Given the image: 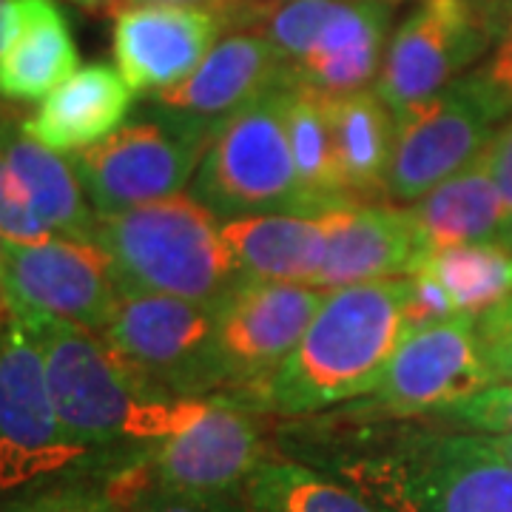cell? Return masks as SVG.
Masks as SVG:
<instances>
[{"instance_id": "ffe728a7", "label": "cell", "mask_w": 512, "mask_h": 512, "mask_svg": "<svg viewBox=\"0 0 512 512\" xmlns=\"http://www.w3.org/2000/svg\"><path fill=\"white\" fill-rule=\"evenodd\" d=\"M131 94L120 69L92 63L43 97L35 114L20 120V126L40 146L57 154H77L103 143L123 126L131 111Z\"/></svg>"}, {"instance_id": "30bf717a", "label": "cell", "mask_w": 512, "mask_h": 512, "mask_svg": "<svg viewBox=\"0 0 512 512\" xmlns=\"http://www.w3.org/2000/svg\"><path fill=\"white\" fill-rule=\"evenodd\" d=\"M507 120L487 89L467 72L453 86L396 120V146L387 168L384 197L393 202L421 200L450 180L490 146Z\"/></svg>"}, {"instance_id": "e575fe53", "label": "cell", "mask_w": 512, "mask_h": 512, "mask_svg": "<svg viewBox=\"0 0 512 512\" xmlns=\"http://www.w3.org/2000/svg\"><path fill=\"white\" fill-rule=\"evenodd\" d=\"M487 160H490V171L498 185V194L507 208V220L512 214V114L501 123V128L493 134L490 146H487Z\"/></svg>"}, {"instance_id": "d6a6232c", "label": "cell", "mask_w": 512, "mask_h": 512, "mask_svg": "<svg viewBox=\"0 0 512 512\" xmlns=\"http://www.w3.org/2000/svg\"><path fill=\"white\" fill-rule=\"evenodd\" d=\"M476 80L487 89V94L498 103V109L507 117L512 114V0L507 6V18L501 26V35L495 40L493 52L478 63Z\"/></svg>"}, {"instance_id": "ba28073f", "label": "cell", "mask_w": 512, "mask_h": 512, "mask_svg": "<svg viewBox=\"0 0 512 512\" xmlns=\"http://www.w3.org/2000/svg\"><path fill=\"white\" fill-rule=\"evenodd\" d=\"M157 111V120L123 123L103 143L72 154L74 171L97 214L174 197L194 180L220 123Z\"/></svg>"}, {"instance_id": "4316f807", "label": "cell", "mask_w": 512, "mask_h": 512, "mask_svg": "<svg viewBox=\"0 0 512 512\" xmlns=\"http://www.w3.org/2000/svg\"><path fill=\"white\" fill-rule=\"evenodd\" d=\"M416 268L436 276L456 311L473 319L512 296V251L501 239L441 248L424 256Z\"/></svg>"}, {"instance_id": "277c9868", "label": "cell", "mask_w": 512, "mask_h": 512, "mask_svg": "<svg viewBox=\"0 0 512 512\" xmlns=\"http://www.w3.org/2000/svg\"><path fill=\"white\" fill-rule=\"evenodd\" d=\"M339 478L382 512H512V467L470 430H407Z\"/></svg>"}, {"instance_id": "836d02e7", "label": "cell", "mask_w": 512, "mask_h": 512, "mask_svg": "<svg viewBox=\"0 0 512 512\" xmlns=\"http://www.w3.org/2000/svg\"><path fill=\"white\" fill-rule=\"evenodd\" d=\"M6 512H126L117 507L109 495L83 493V490H57V493H43L20 501Z\"/></svg>"}, {"instance_id": "f546056e", "label": "cell", "mask_w": 512, "mask_h": 512, "mask_svg": "<svg viewBox=\"0 0 512 512\" xmlns=\"http://www.w3.org/2000/svg\"><path fill=\"white\" fill-rule=\"evenodd\" d=\"M0 234L6 245H35L55 237L43 222L37 220L29 200L23 197L18 180L12 177L9 165L0 151Z\"/></svg>"}, {"instance_id": "cb8c5ba5", "label": "cell", "mask_w": 512, "mask_h": 512, "mask_svg": "<svg viewBox=\"0 0 512 512\" xmlns=\"http://www.w3.org/2000/svg\"><path fill=\"white\" fill-rule=\"evenodd\" d=\"M328 120L339 183L348 200L384 197L387 168L396 146V114L376 89L328 97Z\"/></svg>"}, {"instance_id": "b9f144b4", "label": "cell", "mask_w": 512, "mask_h": 512, "mask_svg": "<svg viewBox=\"0 0 512 512\" xmlns=\"http://www.w3.org/2000/svg\"><path fill=\"white\" fill-rule=\"evenodd\" d=\"M390 3H396V0H390Z\"/></svg>"}, {"instance_id": "7a4b0ae2", "label": "cell", "mask_w": 512, "mask_h": 512, "mask_svg": "<svg viewBox=\"0 0 512 512\" xmlns=\"http://www.w3.org/2000/svg\"><path fill=\"white\" fill-rule=\"evenodd\" d=\"M15 319L43 356L63 430L89 456L120 444L146 450L183 421L191 399H165L146 390L97 333L49 313H18Z\"/></svg>"}, {"instance_id": "f1b7e54d", "label": "cell", "mask_w": 512, "mask_h": 512, "mask_svg": "<svg viewBox=\"0 0 512 512\" xmlns=\"http://www.w3.org/2000/svg\"><path fill=\"white\" fill-rule=\"evenodd\" d=\"M436 419L470 433H512V382H493L476 396L441 410Z\"/></svg>"}, {"instance_id": "74e56055", "label": "cell", "mask_w": 512, "mask_h": 512, "mask_svg": "<svg viewBox=\"0 0 512 512\" xmlns=\"http://www.w3.org/2000/svg\"><path fill=\"white\" fill-rule=\"evenodd\" d=\"M69 3L86 9V12H97V15H120L123 9L134 6L137 0H69Z\"/></svg>"}, {"instance_id": "44dd1931", "label": "cell", "mask_w": 512, "mask_h": 512, "mask_svg": "<svg viewBox=\"0 0 512 512\" xmlns=\"http://www.w3.org/2000/svg\"><path fill=\"white\" fill-rule=\"evenodd\" d=\"M0 151L37 220L55 237L94 242L97 211L89 205L72 160L32 140L18 120L0 114Z\"/></svg>"}, {"instance_id": "4dcf8cb0", "label": "cell", "mask_w": 512, "mask_h": 512, "mask_svg": "<svg viewBox=\"0 0 512 512\" xmlns=\"http://www.w3.org/2000/svg\"><path fill=\"white\" fill-rule=\"evenodd\" d=\"M404 325L407 333L419 328H430L458 316L456 305L450 299V293L444 291L436 276L427 268H416L404 276Z\"/></svg>"}, {"instance_id": "4fadbf2b", "label": "cell", "mask_w": 512, "mask_h": 512, "mask_svg": "<svg viewBox=\"0 0 512 512\" xmlns=\"http://www.w3.org/2000/svg\"><path fill=\"white\" fill-rule=\"evenodd\" d=\"M6 313H49L77 328L109 325L123 288L109 254L86 239L49 237L35 245H9L3 268Z\"/></svg>"}, {"instance_id": "2e32d148", "label": "cell", "mask_w": 512, "mask_h": 512, "mask_svg": "<svg viewBox=\"0 0 512 512\" xmlns=\"http://www.w3.org/2000/svg\"><path fill=\"white\" fill-rule=\"evenodd\" d=\"M285 80L288 63L268 37L259 32H234L220 37L188 80L154 94V106L202 123H222L262 94L274 92Z\"/></svg>"}, {"instance_id": "9a60e30c", "label": "cell", "mask_w": 512, "mask_h": 512, "mask_svg": "<svg viewBox=\"0 0 512 512\" xmlns=\"http://www.w3.org/2000/svg\"><path fill=\"white\" fill-rule=\"evenodd\" d=\"M217 12L174 3H134L114 18V60L134 94H160L200 69L220 43Z\"/></svg>"}, {"instance_id": "8d00e7d4", "label": "cell", "mask_w": 512, "mask_h": 512, "mask_svg": "<svg viewBox=\"0 0 512 512\" xmlns=\"http://www.w3.org/2000/svg\"><path fill=\"white\" fill-rule=\"evenodd\" d=\"M18 32V0H0V55Z\"/></svg>"}, {"instance_id": "7c38bea8", "label": "cell", "mask_w": 512, "mask_h": 512, "mask_svg": "<svg viewBox=\"0 0 512 512\" xmlns=\"http://www.w3.org/2000/svg\"><path fill=\"white\" fill-rule=\"evenodd\" d=\"M254 410L222 399H191L183 421L140 450L148 476L177 493L231 501L265 461Z\"/></svg>"}, {"instance_id": "8992f818", "label": "cell", "mask_w": 512, "mask_h": 512, "mask_svg": "<svg viewBox=\"0 0 512 512\" xmlns=\"http://www.w3.org/2000/svg\"><path fill=\"white\" fill-rule=\"evenodd\" d=\"M146 390L165 399H220L214 305L163 293L123 291L97 333Z\"/></svg>"}, {"instance_id": "f35d334b", "label": "cell", "mask_w": 512, "mask_h": 512, "mask_svg": "<svg viewBox=\"0 0 512 512\" xmlns=\"http://www.w3.org/2000/svg\"><path fill=\"white\" fill-rule=\"evenodd\" d=\"M484 436H487V433H484ZM487 439H490V444L495 447V453L512 467V433H493V436H487Z\"/></svg>"}, {"instance_id": "60d3db41", "label": "cell", "mask_w": 512, "mask_h": 512, "mask_svg": "<svg viewBox=\"0 0 512 512\" xmlns=\"http://www.w3.org/2000/svg\"><path fill=\"white\" fill-rule=\"evenodd\" d=\"M498 239H501V242H504V245H507V248H510V251H512V214H510V220L504 222V228H501V234H498Z\"/></svg>"}, {"instance_id": "5bb4252c", "label": "cell", "mask_w": 512, "mask_h": 512, "mask_svg": "<svg viewBox=\"0 0 512 512\" xmlns=\"http://www.w3.org/2000/svg\"><path fill=\"white\" fill-rule=\"evenodd\" d=\"M493 382L478 348L476 319L458 313L404 336L365 410L387 419H436Z\"/></svg>"}, {"instance_id": "83f0119b", "label": "cell", "mask_w": 512, "mask_h": 512, "mask_svg": "<svg viewBox=\"0 0 512 512\" xmlns=\"http://www.w3.org/2000/svg\"><path fill=\"white\" fill-rule=\"evenodd\" d=\"M106 495L126 512H231V501L177 493V490H168L163 484H157L148 476L140 453L128 467H123L114 476Z\"/></svg>"}, {"instance_id": "1f68e13d", "label": "cell", "mask_w": 512, "mask_h": 512, "mask_svg": "<svg viewBox=\"0 0 512 512\" xmlns=\"http://www.w3.org/2000/svg\"><path fill=\"white\" fill-rule=\"evenodd\" d=\"M476 333L495 382H512V296L478 316Z\"/></svg>"}, {"instance_id": "ab89813d", "label": "cell", "mask_w": 512, "mask_h": 512, "mask_svg": "<svg viewBox=\"0 0 512 512\" xmlns=\"http://www.w3.org/2000/svg\"><path fill=\"white\" fill-rule=\"evenodd\" d=\"M6 239H3V234H0V291H3V268H6ZM0 302H3V296H0Z\"/></svg>"}, {"instance_id": "7402d4cb", "label": "cell", "mask_w": 512, "mask_h": 512, "mask_svg": "<svg viewBox=\"0 0 512 512\" xmlns=\"http://www.w3.org/2000/svg\"><path fill=\"white\" fill-rule=\"evenodd\" d=\"M404 211L413 222L424 256L453 245L498 239L507 222V208L493 180L487 148L421 200L404 205Z\"/></svg>"}, {"instance_id": "e0dca14e", "label": "cell", "mask_w": 512, "mask_h": 512, "mask_svg": "<svg viewBox=\"0 0 512 512\" xmlns=\"http://www.w3.org/2000/svg\"><path fill=\"white\" fill-rule=\"evenodd\" d=\"M424 259L404 205L348 202L339 208L328 259L313 288L339 291L362 282L407 276Z\"/></svg>"}, {"instance_id": "52a82bcc", "label": "cell", "mask_w": 512, "mask_h": 512, "mask_svg": "<svg viewBox=\"0 0 512 512\" xmlns=\"http://www.w3.org/2000/svg\"><path fill=\"white\" fill-rule=\"evenodd\" d=\"M510 0H419L387 40L376 92L396 120L493 52Z\"/></svg>"}, {"instance_id": "603a6c76", "label": "cell", "mask_w": 512, "mask_h": 512, "mask_svg": "<svg viewBox=\"0 0 512 512\" xmlns=\"http://www.w3.org/2000/svg\"><path fill=\"white\" fill-rule=\"evenodd\" d=\"M69 20L55 0H18V32L0 55V97L40 103L77 72Z\"/></svg>"}, {"instance_id": "3957f363", "label": "cell", "mask_w": 512, "mask_h": 512, "mask_svg": "<svg viewBox=\"0 0 512 512\" xmlns=\"http://www.w3.org/2000/svg\"><path fill=\"white\" fill-rule=\"evenodd\" d=\"M220 225L200 200L174 194L117 214H97L94 242L109 254L123 291L214 305L242 279Z\"/></svg>"}, {"instance_id": "d590c367", "label": "cell", "mask_w": 512, "mask_h": 512, "mask_svg": "<svg viewBox=\"0 0 512 512\" xmlns=\"http://www.w3.org/2000/svg\"><path fill=\"white\" fill-rule=\"evenodd\" d=\"M137 3H174V6H197L217 12L225 26H242L248 29L254 23L256 12L265 0H137Z\"/></svg>"}, {"instance_id": "d6986e66", "label": "cell", "mask_w": 512, "mask_h": 512, "mask_svg": "<svg viewBox=\"0 0 512 512\" xmlns=\"http://www.w3.org/2000/svg\"><path fill=\"white\" fill-rule=\"evenodd\" d=\"M339 208L342 205L322 214H248L222 220L220 231L242 276L313 288L328 259Z\"/></svg>"}, {"instance_id": "9c48e42d", "label": "cell", "mask_w": 512, "mask_h": 512, "mask_svg": "<svg viewBox=\"0 0 512 512\" xmlns=\"http://www.w3.org/2000/svg\"><path fill=\"white\" fill-rule=\"evenodd\" d=\"M322 299L325 291L311 285L242 276L220 302H214L222 402L256 410L265 387L299 345Z\"/></svg>"}, {"instance_id": "484cf974", "label": "cell", "mask_w": 512, "mask_h": 512, "mask_svg": "<svg viewBox=\"0 0 512 512\" xmlns=\"http://www.w3.org/2000/svg\"><path fill=\"white\" fill-rule=\"evenodd\" d=\"M245 498L254 512H382L342 478L296 461H262Z\"/></svg>"}, {"instance_id": "5b68a950", "label": "cell", "mask_w": 512, "mask_h": 512, "mask_svg": "<svg viewBox=\"0 0 512 512\" xmlns=\"http://www.w3.org/2000/svg\"><path fill=\"white\" fill-rule=\"evenodd\" d=\"M288 80L225 117L191 180V197L220 220L316 214L299 183L285 128Z\"/></svg>"}, {"instance_id": "6da1fadb", "label": "cell", "mask_w": 512, "mask_h": 512, "mask_svg": "<svg viewBox=\"0 0 512 512\" xmlns=\"http://www.w3.org/2000/svg\"><path fill=\"white\" fill-rule=\"evenodd\" d=\"M404 288V276H393L325 293L256 410L308 416L370 396L407 336Z\"/></svg>"}, {"instance_id": "d4e9b609", "label": "cell", "mask_w": 512, "mask_h": 512, "mask_svg": "<svg viewBox=\"0 0 512 512\" xmlns=\"http://www.w3.org/2000/svg\"><path fill=\"white\" fill-rule=\"evenodd\" d=\"M285 128H288V143H291L299 183L305 188V197L313 211L322 214L328 208L353 202L339 183L325 94L313 92L302 83H293L288 77Z\"/></svg>"}, {"instance_id": "ac0fdd59", "label": "cell", "mask_w": 512, "mask_h": 512, "mask_svg": "<svg viewBox=\"0 0 512 512\" xmlns=\"http://www.w3.org/2000/svg\"><path fill=\"white\" fill-rule=\"evenodd\" d=\"M390 6V0H342L311 55L288 66V77L328 97L370 89L387 52Z\"/></svg>"}, {"instance_id": "8fae6325", "label": "cell", "mask_w": 512, "mask_h": 512, "mask_svg": "<svg viewBox=\"0 0 512 512\" xmlns=\"http://www.w3.org/2000/svg\"><path fill=\"white\" fill-rule=\"evenodd\" d=\"M89 453L57 416L43 356L15 316L0 328V493L74 467Z\"/></svg>"}]
</instances>
